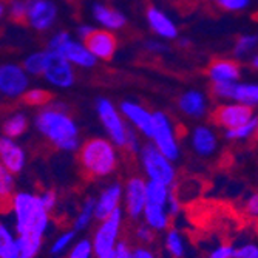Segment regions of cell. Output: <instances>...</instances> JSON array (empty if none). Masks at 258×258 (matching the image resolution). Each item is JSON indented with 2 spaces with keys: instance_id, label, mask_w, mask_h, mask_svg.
<instances>
[{
  "instance_id": "25",
  "label": "cell",
  "mask_w": 258,
  "mask_h": 258,
  "mask_svg": "<svg viewBox=\"0 0 258 258\" xmlns=\"http://www.w3.org/2000/svg\"><path fill=\"white\" fill-rule=\"evenodd\" d=\"M95 220H96V198H87L82 203L78 215L75 217L73 229L76 232H82L88 229V226Z\"/></svg>"
},
{
  "instance_id": "32",
  "label": "cell",
  "mask_w": 258,
  "mask_h": 258,
  "mask_svg": "<svg viewBox=\"0 0 258 258\" xmlns=\"http://www.w3.org/2000/svg\"><path fill=\"white\" fill-rule=\"evenodd\" d=\"M233 101L247 105L258 104V85L256 84H237Z\"/></svg>"
},
{
  "instance_id": "4",
  "label": "cell",
  "mask_w": 258,
  "mask_h": 258,
  "mask_svg": "<svg viewBox=\"0 0 258 258\" xmlns=\"http://www.w3.org/2000/svg\"><path fill=\"white\" fill-rule=\"evenodd\" d=\"M141 166L149 181H158L167 185H175L176 181V169L173 161L169 159L161 150H158L153 144H147L141 149Z\"/></svg>"
},
{
  "instance_id": "5",
  "label": "cell",
  "mask_w": 258,
  "mask_h": 258,
  "mask_svg": "<svg viewBox=\"0 0 258 258\" xmlns=\"http://www.w3.org/2000/svg\"><path fill=\"white\" fill-rule=\"evenodd\" d=\"M124 224V209L118 210L111 217L99 221V226L93 233V249H95L96 258H104L113 252H116L121 241V230Z\"/></svg>"
},
{
  "instance_id": "52",
  "label": "cell",
  "mask_w": 258,
  "mask_h": 258,
  "mask_svg": "<svg viewBox=\"0 0 258 258\" xmlns=\"http://www.w3.org/2000/svg\"><path fill=\"white\" fill-rule=\"evenodd\" d=\"M256 136H258V128H256Z\"/></svg>"
},
{
  "instance_id": "46",
  "label": "cell",
  "mask_w": 258,
  "mask_h": 258,
  "mask_svg": "<svg viewBox=\"0 0 258 258\" xmlns=\"http://www.w3.org/2000/svg\"><path fill=\"white\" fill-rule=\"evenodd\" d=\"M133 258H156V255L147 246L139 244V246L133 247Z\"/></svg>"
},
{
  "instance_id": "42",
  "label": "cell",
  "mask_w": 258,
  "mask_h": 258,
  "mask_svg": "<svg viewBox=\"0 0 258 258\" xmlns=\"http://www.w3.org/2000/svg\"><path fill=\"white\" fill-rule=\"evenodd\" d=\"M27 14H28V7H27V2H22V0H14L10 7V16L20 22L23 19H27Z\"/></svg>"
},
{
  "instance_id": "41",
  "label": "cell",
  "mask_w": 258,
  "mask_h": 258,
  "mask_svg": "<svg viewBox=\"0 0 258 258\" xmlns=\"http://www.w3.org/2000/svg\"><path fill=\"white\" fill-rule=\"evenodd\" d=\"M243 212L250 218L258 221V192L249 195L243 204Z\"/></svg>"
},
{
  "instance_id": "50",
  "label": "cell",
  "mask_w": 258,
  "mask_h": 258,
  "mask_svg": "<svg viewBox=\"0 0 258 258\" xmlns=\"http://www.w3.org/2000/svg\"><path fill=\"white\" fill-rule=\"evenodd\" d=\"M104 258H116V252H113V253H110V255H107Z\"/></svg>"
},
{
  "instance_id": "26",
  "label": "cell",
  "mask_w": 258,
  "mask_h": 258,
  "mask_svg": "<svg viewBox=\"0 0 258 258\" xmlns=\"http://www.w3.org/2000/svg\"><path fill=\"white\" fill-rule=\"evenodd\" d=\"M164 247L173 258H184L187 253V244L184 235L178 229H167L164 237Z\"/></svg>"
},
{
  "instance_id": "17",
  "label": "cell",
  "mask_w": 258,
  "mask_h": 258,
  "mask_svg": "<svg viewBox=\"0 0 258 258\" xmlns=\"http://www.w3.org/2000/svg\"><path fill=\"white\" fill-rule=\"evenodd\" d=\"M84 43L96 56V59H102V60L111 59L116 53V48H118L116 37L108 30H95L84 40Z\"/></svg>"
},
{
  "instance_id": "12",
  "label": "cell",
  "mask_w": 258,
  "mask_h": 258,
  "mask_svg": "<svg viewBox=\"0 0 258 258\" xmlns=\"http://www.w3.org/2000/svg\"><path fill=\"white\" fill-rule=\"evenodd\" d=\"M255 116H253L252 105L237 102V101L232 102V104H226V105L218 107L214 113L215 122L220 124L221 127H224L226 130L237 128V127L249 122Z\"/></svg>"
},
{
  "instance_id": "16",
  "label": "cell",
  "mask_w": 258,
  "mask_h": 258,
  "mask_svg": "<svg viewBox=\"0 0 258 258\" xmlns=\"http://www.w3.org/2000/svg\"><path fill=\"white\" fill-rule=\"evenodd\" d=\"M121 113L130 124H133L136 130H139L147 138H152L155 125V113H150L143 105L132 101H125L121 104Z\"/></svg>"
},
{
  "instance_id": "3",
  "label": "cell",
  "mask_w": 258,
  "mask_h": 258,
  "mask_svg": "<svg viewBox=\"0 0 258 258\" xmlns=\"http://www.w3.org/2000/svg\"><path fill=\"white\" fill-rule=\"evenodd\" d=\"M79 162L91 178H107L118 169V146L107 138L87 139L79 149Z\"/></svg>"
},
{
  "instance_id": "18",
  "label": "cell",
  "mask_w": 258,
  "mask_h": 258,
  "mask_svg": "<svg viewBox=\"0 0 258 258\" xmlns=\"http://www.w3.org/2000/svg\"><path fill=\"white\" fill-rule=\"evenodd\" d=\"M190 146L197 155L203 158H209L217 152L218 139L212 128H209L206 125H200V127H195L190 135Z\"/></svg>"
},
{
  "instance_id": "28",
  "label": "cell",
  "mask_w": 258,
  "mask_h": 258,
  "mask_svg": "<svg viewBox=\"0 0 258 258\" xmlns=\"http://www.w3.org/2000/svg\"><path fill=\"white\" fill-rule=\"evenodd\" d=\"M27 127H28V121L27 118L23 116L22 113H16L13 116H10V118L5 121L4 124V135L8 136V138H19L22 136L23 133L27 132Z\"/></svg>"
},
{
  "instance_id": "35",
  "label": "cell",
  "mask_w": 258,
  "mask_h": 258,
  "mask_svg": "<svg viewBox=\"0 0 258 258\" xmlns=\"http://www.w3.org/2000/svg\"><path fill=\"white\" fill-rule=\"evenodd\" d=\"M50 96H51L50 93L42 88H31L27 90V93L23 95V99L30 105H43L50 101Z\"/></svg>"
},
{
  "instance_id": "22",
  "label": "cell",
  "mask_w": 258,
  "mask_h": 258,
  "mask_svg": "<svg viewBox=\"0 0 258 258\" xmlns=\"http://www.w3.org/2000/svg\"><path fill=\"white\" fill-rule=\"evenodd\" d=\"M209 76L214 81V84L237 82V79L240 78V67L230 60H217L210 65Z\"/></svg>"
},
{
  "instance_id": "44",
  "label": "cell",
  "mask_w": 258,
  "mask_h": 258,
  "mask_svg": "<svg viewBox=\"0 0 258 258\" xmlns=\"http://www.w3.org/2000/svg\"><path fill=\"white\" fill-rule=\"evenodd\" d=\"M39 195H40V200H42V204L45 206V209L51 214L53 210L56 209V206H57V195H56V192H53V190H43Z\"/></svg>"
},
{
  "instance_id": "29",
  "label": "cell",
  "mask_w": 258,
  "mask_h": 258,
  "mask_svg": "<svg viewBox=\"0 0 258 258\" xmlns=\"http://www.w3.org/2000/svg\"><path fill=\"white\" fill-rule=\"evenodd\" d=\"M76 233L78 232L75 229H70V230H65V232L59 233V235L54 238V241L51 243V246H50V253L54 255V256H59L63 252L72 249L73 244H75Z\"/></svg>"
},
{
  "instance_id": "51",
  "label": "cell",
  "mask_w": 258,
  "mask_h": 258,
  "mask_svg": "<svg viewBox=\"0 0 258 258\" xmlns=\"http://www.w3.org/2000/svg\"><path fill=\"white\" fill-rule=\"evenodd\" d=\"M179 45H181V46H182V45H189V40H181Z\"/></svg>"
},
{
  "instance_id": "21",
  "label": "cell",
  "mask_w": 258,
  "mask_h": 258,
  "mask_svg": "<svg viewBox=\"0 0 258 258\" xmlns=\"http://www.w3.org/2000/svg\"><path fill=\"white\" fill-rule=\"evenodd\" d=\"M93 16H95L96 22L101 23L104 30L113 31V30H119L125 25V16L119 11H116L113 8H108L105 5H95L93 7Z\"/></svg>"
},
{
  "instance_id": "27",
  "label": "cell",
  "mask_w": 258,
  "mask_h": 258,
  "mask_svg": "<svg viewBox=\"0 0 258 258\" xmlns=\"http://www.w3.org/2000/svg\"><path fill=\"white\" fill-rule=\"evenodd\" d=\"M17 244V233L7 223L0 224V258H13Z\"/></svg>"
},
{
  "instance_id": "34",
  "label": "cell",
  "mask_w": 258,
  "mask_h": 258,
  "mask_svg": "<svg viewBox=\"0 0 258 258\" xmlns=\"http://www.w3.org/2000/svg\"><path fill=\"white\" fill-rule=\"evenodd\" d=\"M14 185H16V181H14V173H11L10 170H7L4 166L0 167V197L2 200H11V197L16 194L14 192Z\"/></svg>"
},
{
  "instance_id": "47",
  "label": "cell",
  "mask_w": 258,
  "mask_h": 258,
  "mask_svg": "<svg viewBox=\"0 0 258 258\" xmlns=\"http://www.w3.org/2000/svg\"><path fill=\"white\" fill-rule=\"evenodd\" d=\"M147 50L149 51H153V53H159V51H164L166 50V46H164L162 43H159V42H155V40H150V42H147Z\"/></svg>"
},
{
  "instance_id": "40",
  "label": "cell",
  "mask_w": 258,
  "mask_h": 258,
  "mask_svg": "<svg viewBox=\"0 0 258 258\" xmlns=\"http://www.w3.org/2000/svg\"><path fill=\"white\" fill-rule=\"evenodd\" d=\"M237 90V82H221L214 85V93L223 99H233Z\"/></svg>"
},
{
  "instance_id": "36",
  "label": "cell",
  "mask_w": 258,
  "mask_h": 258,
  "mask_svg": "<svg viewBox=\"0 0 258 258\" xmlns=\"http://www.w3.org/2000/svg\"><path fill=\"white\" fill-rule=\"evenodd\" d=\"M155 233L156 232L149 224H146L144 221L135 227V238L139 241V244H143V246H149L153 241Z\"/></svg>"
},
{
  "instance_id": "31",
  "label": "cell",
  "mask_w": 258,
  "mask_h": 258,
  "mask_svg": "<svg viewBox=\"0 0 258 258\" xmlns=\"http://www.w3.org/2000/svg\"><path fill=\"white\" fill-rule=\"evenodd\" d=\"M256 128H258V118L255 116L253 119H250L249 122H246L237 128L226 130V138L232 139V141H246V139L252 138L253 135H256Z\"/></svg>"
},
{
  "instance_id": "9",
  "label": "cell",
  "mask_w": 258,
  "mask_h": 258,
  "mask_svg": "<svg viewBox=\"0 0 258 258\" xmlns=\"http://www.w3.org/2000/svg\"><path fill=\"white\" fill-rule=\"evenodd\" d=\"M147 185L149 181L143 176H132L124 184V214L130 220L143 218L147 206Z\"/></svg>"
},
{
  "instance_id": "2",
  "label": "cell",
  "mask_w": 258,
  "mask_h": 258,
  "mask_svg": "<svg viewBox=\"0 0 258 258\" xmlns=\"http://www.w3.org/2000/svg\"><path fill=\"white\" fill-rule=\"evenodd\" d=\"M37 130L62 152H75L81 149L79 128L70 116L57 108H46L36 118Z\"/></svg>"
},
{
  "instance_id": "6",
  "label": "cell",
  "mask_w": 258,
  "mask_h": 258,
  "mask_svg": "<svg viewBox=\"0 0 258 258\" xmlns=\"http://www.w3.org/2000/svg\"><path fill=\"white\" fill-rule=\"evenodd\" d=\"M96 111L108 135V139H111L118 147L127 149L130 136L133 135V130L125 125L118 108H116L108 99L102 98V99H98L96 102Z\"/></svg>"
},
{
  "instance_id": "8",
  "label": "cell",
  "mask_w": 258,
  "mask_h": 258,
  "mask_svg": "<svg viewBox=\"0 0 258 258\" xmlns=\"http://www.w3.org/2000/svg\"><path fill=\"white\" fill-rule=\"evenodd\" d=\"M152 144L161 150L169 159L176 161L179 158L181 149L172 121L162 111L155 113V125L152 133Z\"/></svg>"
},
{
  "instance_id": "13",
  "label": "cell",
  "mask_w": 258,
  "mask_h": 258,
  "mask_svg": "<svg viewBox=\"0 0 258 258\" xmlns=\"http://www.w3.org/2000/svg\"><path fill=\"white\" fill-rule=\"evenodd\" d=\"M124 203V184L114 181L105 185L96 198V221H102L118 210Z\"/></svg>"
},
{
  "instance_id": "30",
  "label": "cell",
  "mask_w": 258,
  "mask_h": 258,
  "mask_svg": "<svg viewBox=\"0 0 258 258\" xmlns=\"http://www.w3.org/2000/svg\"><path fill=\"white\" fill-rule=\"evenodd\" d=\"M46 57H48V51H39L31 56H28L23 62V68L28 75L39 76L45 73V67H46Z\"/></svg>"
},
{
  "instance_id": "24",
  "label": "cell",
  "mask_w": 258,
  "mask_h": 258,
  "mask_svg": "<svg viewBox=\"0 0 258 258\" xmlns=\"http://www.w3.org/2000/svg\"><path fill=\"white\" fill-rule=\"evenodd\" d=\"M43 246L42 235H17L13 258H36Z\"/></svg>"
},
{
  "instance_id": "45",
  "label": "cell",
  "mask_w": 258,
  "mask_h": 258,
  "mask_svg": "<svg viewBox=\"0 0 258 258\" xmlns=\"http://www.w3.org/2000/svg\"><path fill=\"white\" fill-rule=\"evenodd\" d=\"M167 209H169V214L173 217H176L179 212H181V198H178L176 192L173 190L170 198H169V203H167Z\"/></svg>"
},
{
  "instance_id": "48",
  "label": "cell",
  "mask_w": 258,
  "mask_h": 258,
  "mask_svg": "<svg viewBox=\"0 0 258 258\" xmlns=\"http://www.w3.org/2000/svg\"><path fill=\"white\" fill-rule=\"evenodd\" d=\"M96 28H93V27H88V25H84V27H81L79 30H78V34H79V37H82L84 40L93 33V31H95Z\"/></svg>"
},
{
  "instance_id": "15",
  "label": "cell",
  "mask_w": 258,
  "mask_h": 258,
  "mask_svg": "<svg viewBox=\"0 0 258 258\" xmlns=\"http://www.w3.org/2000/svg\"><path fill=\"white\" fill-rule=\"evenodd\" d=\"M27 19L34 30H46L53 25L57 16V8L50 0H28Z\"/></svg>"
},
{
  "instance_id": "37",
  "label": "cell",
  "mask_w": 258,
  "mask_h": 258,
  "mask_svg": "<svg viewBox=\"0 0 258 258\" xmlns=\"http://www.w3.org/2000/svg\"><path fill=\"white\" fill-rule=\"evenodd\" d=\"M235 258H258V243L243 241L235 246Z\"/></svg>"
},
{
  "instance_id": "14",
  "label": "cell",
  "mask_w": 258,
  "mask_h": 258,
  "mask_svg": "<svg viewBox=\"0 0 258 258\" xmlns=\"http://www.w3.org/2000/svg\"><path fill=\"white\" fill-rule=\"evenodd\" d=\"M0 159H2V166L14 175L22 173L27 166L25 150L19 143H16V139L8 136H2L0 139Z\"/></svg>"
},
{
  "instance_id": "11",
  "label": "cell",
  "mask_w": 258,
  "mask_h": 258,
  "mask_svg": "<svg viewBox=\"0 0 258 258\" xmlns=\"http://www.w3.org/2000/svg\"><path fill=\"white\" fill-rule=\"evenodd\" d=\"M28 90V73L16 63H5L0 68V91L7 98L23 96Z\"/></svg>"
},
{
  "instance_id": "23",
  "label": "cell",
  "mask_w": 258,
  "mask_h": 258,
  "mask_svg": "<svg viewBox=\"0 0 258 258\" xmlns=\"http://www.w3.org/2000/svg\"><path fill=\"white\" fill-rule=\"evenodd\" d=\"M179 108L190 118H201L206 113V99L200 91L190 90L179 98Z\"/></svg>"
},
{
  "instance_id": "1",
  "label": "cell",
  "mask_w": 258,
  "mask_h": 258,
  "mask_svg": "<svg viewBox=\"0 0 258 258\" xmlns=\"http://www.w3.org/2000/svg\"><path fill=\"white\" fill-rule=\"evenodd\" d=\"M13 229L17 235H42L48 232L50 212L42 204L40 195L19 190L10 200Z\"/></svg>"
},
{
  "instance_id": "10",
  "label": "cell",
  "mask_w": 258,
  "mask_h": 258,
  "mask_svg": "<svg viewBox=\"0 0 258 258\" xmlns=\"http://www.w3.org/2000/svg\"><path fill=\"white\" fill-rule=\"evenodd\" d=\"M43 76L54 87L68 88L75 84L73 63L68 62L63 56L48 50V57H46V67H45Z\"/></svg>"
},
{
  "instance_id": "39",
  "label": "cell",
  "mask_w": 258,
  "mask_h": 258,
  "mask_svg": "<svg viewBox=\"0 0 258 258\" xmlns=\"http://www.w3.org/2000/svg\"><path fill=\"white\" fill-rule=\"evenodd\" d=\"M207 258H235V246L230 243H220L209 252Z\"/></svg>"
},
{
  "instance_id": "33",
  "label": "cell",
  "mask_w": 258,
  "mask_h": 258,
  "mask_svg": "<svg viewBox=\"0 0 258 258\" xmlns=\"http://www.w3.org/2000/svg\"><path fill=\"white\" fill-rule=\"evenodd\" d=\"M67 258H96L91 240H88V238L78 240L73 244V247L68 250Z\"/></svg>"
},
{
  "instance_id": "49",
  "label": "cell",
  "mask_w": 258,
  "mask_h": 258,
  "mask_svg": "<svg viewBox=\"0 0 258 258\" xmlns=\"http://www.w3.org/2000/svg\"><path fill=\"white\" fill-rule=\"evenodd\" d=\"M253 67H255V68H258V56H256V57H253Z\"/></svg>"
},
{
  "instance_id": "20",
  "label": "cell",
  "mask_w": 258,
  "mask_h": 258,
  "mask_svg": "<svg viewBox=\"0 0 258 258\" xmlns=\"http://www.w3.org/2000/svg\"><path fill=\"white\" fill-rule=\"evenodd\" d=\"M147 22L150 28L164 39H175L178 36V28L173 23V20L158 8H149Z\"/></svg>"
},
{
  "instance_id": "7",
  "label": "cell",
  "mask_w": 258,
  "mask_h": 258,
  "mask_svg": "<svg viewBox=\"0 0 258 258\" xmlns=\"http://www.w3.org/2000/svg\"><path fill=\"white\" fill-rule=\"evenodd\" d=\"M50 51L63 56L68 62L82 68H91L96 65V56L88 50V46L72 40L68 33H57L50 40Z\"/></svg>"
},
{
  "instance_id": "38",
  "label": "cell",
  "mask_w": 258,
  "mask_h": 258,
  "mask_svg": "<svg viewBox=\"0 0 258 258\" xmlns=\"http://www.w3.org/2000/svg\"><path fill=\"white\" fill-rule=\"evenodd\" d=\"M256 43H258V36H253V34L241 36V37L237 40V43H235V54L241 56V54L249 53Z\"/></svg>"
},
{
  "instance_id": "19",
  "label": "cell",
  "mask_w": 258,
  "mask_h": 258,
  "mask_svg": "<svg viewBox=\"0 0 258 258\" xmlns=\"http://www.w3.org/2000/svg\"><path fill=\"white\" fill-rule=\"evenodd\" d=\"M172 215L169 214L167 206H161L155 203H147L143 214V221L149 224L155 232H164L170 227Z\"/></svg>"
},
{
  "instance_id": "43",
  "label": "cell",
  "mask_w": 258,
  "mask_h": 258,
  "mask_svg": "<svg viewBox=\"0 0 258 258\" xmlns=\"http://www.w3.org/2000/svg\"><path fill=\"white\" fill-rule=\"evenodd\" d=\"M217 4L227 11H241L249 5V0H217Z\"/></svg>"
}]
</instances>
